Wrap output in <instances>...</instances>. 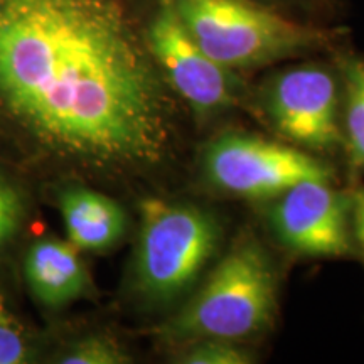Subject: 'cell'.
<instances>
[{
	"label": "cell",
	"instance_id": "1",
	"mask_svg": "<svg viewBox=\"0 0 364 364\" xmlns=\"http://www.w3.org/2000/svg\"><path fill=\"white\" fill-rule=\"evenodd\" d=\"M145 0H0V144L27 169L124 181L174 144Z\"/></svg>",
	"mask_w": 364,
	"mask_h": 364
},
{
	"label": "cell",
	"instance_id": "2",
	"mask_svg": "<svg viewBox=\"0 0 364 364\" xmlns=\"http://www.w3.org/2000/svg\"><path fill=\"white\" fill-rule=\"evenodd\" d=\"M275 307L277 279L270 257L258 241L243 238L157 334L171 343L247 339L270 327Z\"/></svg>",
	"mask_w": 364,
	"mask_h": 364
},
{
	"label": "cell",
	"instance_id": "3",
	"mask_svg": "<svg viewBox=\"0 0 364 364\" xmlns=\"http://www.w3.org/2000/svg\"><path fill=\"white\" fill-rule=\"evenodd\" d=\"M182 24L228 70H250L329 48L338 29L285 17L258 0H174Z\"/></svg>",
	"mask_w": 364,
	"mask_h": 364
},
{
	"label": "cell",
	"instance_id": "4",
	"mask_svg": "<svg viewBox=\"0 0 364 364\" xmlns=\"http://www.w3.org/2000/svg\"><path fill=\"white\" fill-rule=\"evenodd\" d=\"M218 241L220 228L209 213L164 199H144L134 262L135 292L149 304L174 302L201 275Z\"/></svg>",
	"mask_w": 364,
	"mask_h": 364
},
{
	"label": "cell",
	"instance_id": "5",
	"mask_svg": "<svg viewBox=\"0 0 364 364\" xmlns=\"http://www.w3.org/2000/svg\"><path fill=\"white\" fill-rule=\"evenodd\" d=\"M206 172L218 188L243 198H272L331 169L297 149L252 135H226L206 150Z\"/></svg>",
	"mask_w": 364,
	"mask_h": 364
},
{
	"label": "cell",
	"instance_id": "6",
	"mask_svg": "<svg viewBox=\"0 0 364 364\" xmlns=\"http://www.w3.org/2000/svg\"><path fill=\"white\" fill-rule=\"evenodd\" d=\"M150 4L147 41L171 90L201 112L233 103L231 70L216 63L196 43L182 24L174 0H152Z\"/></svg>",
	"mask_w": 364,
	"mask_h": 364
},
{
	"label": "cell",
	"instance_id": "7",
	"mask_svg": "<svg viewBox=\"0 0 364 364\" xmlns=\"http://www.w3.org/2000/svg\"><path fill=\"white\" fill-rule=\"evenodd\" d=\"M272 225L282 243L307 257L349 252L348 201L326 179H307L280 194Z\"/></svg>",
	"mask_w": 364,
	"mask_h": 364
},
{
	"label": "cell",
	"instance_id": "8",
	"mask_svg": "<svg viewBox=\"0 0 364 364\" xmlns=\"http://www.w3.org/2000/svg\"><path fill=\"white\" fill-rule=\"evenodd\" d=\"M282 134L309 149L338 144V85L321 66H297L277 76L268 93Z\"/></svg>",
	"mask_w": 364,
	"mask_h": 364
},
{
	"label": "cell",
	"instance_id": "9",
	"mask_svg": "<svg viewBox=\"0 0 364 364\" xmlns=\"http://www.w3.org/2000/svg\"><path fill=\"white\" fill-rule=\"evenodd\" d=\"M24 279L36 302L48 309H61L85 297L90 277L78 248L70 241L39 238L24 258Z\"/></svg>",
	"mask_w": 364,
	"mask_h": 364
},
{
	"label": "cell",
	"instance_id": "10",
	"mask_svg": "<svg viewBox=\"0 0 364 364\" xmlns=\"http://www.w3.org/2000/svg\"><path fill=\"white\" fill-rule=\"evenodd\" d=\"M59 211L68 241L86 252L113 248L124 238L129 225L125 209L115 199L85 186H71L63 191Z\"/></svg>",
	"mask_w": 364,
	"mask_h": 364
},
{
	"label": "cell",
	"instance_id": "11",
	"mask_svg": "<svg viewBox=\"0 0 364 364\" xmlns=\"http://www.w3.org/2000/svg\"><path fill=\"white\" fill-rule=\"evenodd\" d=\"M31 213L26 184L11 169L0 167V258L14 248Z\"/></svg>",
	"mask_w": 364,
	"mask_h": 364
},
{
	"label": "cell",
	"instance_id": "12",
	"mask_svg": "<svg viewBox=\"0 0 364 364\" xmlns=\"http://www.w3.org/2000/svg\"><path fill=\"white\" fill-rule=\"evenodd\" d=\"M343 73L348 88L346 129L353 166L364 167V59L343 58Z\"/></svg>",
	"mask_w": 364,
	"mask_h": 364
},
{
	"label": "cell",
	"instance_id": "13",
	"mask_svg": "<svg viewBox=\"0 0 364 364\" xmlns=\"http://www.w3.org/2000/svg\"><path fill=\"white\" fill-rule=\"evenodd\" d=\"M56 361L65 364H125L132 359L124 346L112 336L95 334L71 344L65 353L59 354Z\"/></svg>",
	"mask_w": 364,
	"mask_h": 364
},
{
	"label": "cell",
	"instance_id": "14",
	"mask_svg": "<svg viewBox=\"0 0 364 364\" xmlns=\"http://www.w3.org/2000/svg\"><path fill=\"white\" fill-rule=\"evenodd\" d=\"M181 354V364H252L255 359L247 349L240 348L235 341L203 339Z\"/></svg>",
	"mask_w": 364,
	"mask_h": 364
},
{
	"label": "cell",
	"instance_id": "15",
	"mask_svg": "<svg viewBox=\"0 0 364 364\" xmlns=\"http://www.w3.org/2000/svg\"><path fill=\"white\" fill-rule=\"evenodd\" d=\"M34 344L16 317L0 321V364H21L31 361Z\"/></svg>",
	"mask_w": 364,
	"mask_h": 364
},
{
	"label": "cell",
	"instance_id": "16",
	"mask_svg": "<svg viewBox=\"0 0 364 364\" xmlns=\"http://www.w3.org/2000/svg\"><path fill=\"white\" fill-rule=\"evenodd\" d=\"M356 226H358V238L361 241L364 250V193L356 194Z\"/></svg>",
	"mask_w": 364,
	"mask_h": 364
},
{
	"label": "cell",
	"instance_id": "17",
	"mask_svg": "<svg viewBox=\"0 0 364 364\" xmlns=\"http://www.w3.org/2000/svg\"><path fill=\"white\" fill-rule=\"evenodd\" d=\"M11 317H14V314L9 311L6 299H4V295L0 294V321H4V318H11Z\"/></svg>",
	"mask_w": 364,
	"mask_h": 364
}]
</instances>
